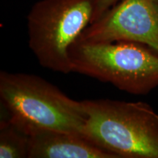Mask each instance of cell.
<instances>
[{"mask_svg":"<svg viewBox=\"0 0 158 158\" xmlns=\"http://www.w3.org/2000/svg\"><path fill=\"white\" fill-rule=\"evenodd\" d=\"M0 100L7 118L28 133L41 130L82 134L87 115L76 101L41 77L0 72Z\"/></svg>","mask_w":158,"mask_h":158,"instance_id":"cell-1","label":"cell"},{"mask_svg":"<svg viewBox=\"0 0 158 158\" xmlns=\"http://www.w3.org/2000/svg\"><path fill=\"white\" fill-rule=\"evenodd\" d=\"M83 135L117 158H158V114L143 102L83 100Z\"/></svg>","mask_w":158,"mask_h":158,"instance_id":"cell-2","label":"cell"},{"mask_svg":"<svg viewBox=\"0 0 158 158\" xmlns=\"http://www.w3.org/2000/svg\"><path fill=\"white\" fill-rule=\"evenodd\" d=\"M70 57L72 72L110 83L128 93L147 94L158 86V53L139 43L76 41Z\"/></svg>","mask_w":158,"mask_h":158,"instance_id":"cell-3","label":"cell"},{"mask_svg":"<svg viewBox=\"0 0 158 158\" xmlns=\"http://www.w3.org/2000/svg\"><path fill=\"white\" fill-rule=\"evenodd\" d=\"M95 0H41L27 15L29 46L40 64L72 72L70 49L93 22Z\"/></svg>","mask_w":158,"mask_h":158,"instance_id":"cell-4","label":"cell"},{"mask_svg":"<svg viewBox=\"0 0 158 158\" xmlns=\"http://www.w3.org/2000/svg\"><path fill=\"white\" fill-rule=\"evenodd\" d=\"M77 41L136 43L158 53V7L155 0H120L91 23Z\"/></svg>","mask_w":158,"mask_h":158,"instance_id":"cell-5","label":"cell"},{"mask_svg":"<svg viewBox=\"0 0 158 158\" xmlns=\"http://www.w3.org/2000/svg\"><path fill=\"white\" fill-rule=\"evenodd\" d=\"M29 136L28 158H117L82 134L41 130Z\"/></svg>","mask_w":158,"mask_h":158,"instance_id":"cell-6","label":"cell"},{"mask_svg":"<svg viewBox=\"0 0 158 158\" xmlns=\"http://www.w3.org/2000/svg\"><path fill=\"white\" fill-rule=\"evenodd\" d=\"M28 133L8 118L0 121V158H28Z\"/></svg>","mask_w":158,"mask_h":158,"instance_id":"cell-7","label":"cell"},{"mask_svg":"<svg viewBox=\"0 0 158 158\" xmlns=\"http://www.w3.org/2000/svg\"><path fill=\"white\" fill-rule=\"evenodd\" d=\"M119 1L120 0H95V14H94L93 22L101 17L108 10H109Z\"/></svg>","mask_w":158,"mask_h":158,"instance_id":"cell-8","label":"cell"},{"mask_svg":"<svg viewBox=\"0 0 158 158\" xmlns=\"http://www.w3.org/2000/svg\"><path fill=\"white\" fill-rule=\"evenodd\" d=\"M155 2L156 5H157V7H158V0H155Z\"/></svg>","mask_w":158,"mask_h":158,"instance_id":"cell-9","label":"cell"}]
</instances>
